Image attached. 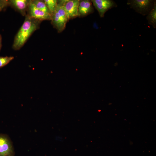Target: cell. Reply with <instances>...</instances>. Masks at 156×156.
Masks as SVG:
<instances>
[{
  "label": "cell",
  "mask_w": 156,
  "mask_h": 156,
  "mask_svg": "<svg viewBox=\"0 0 156 156\" xmlns=\"http://www.w3.org/2000/svg\"><path fill=\"white\" fill-rule=\"evenodd\" d=\"M40 22L26 15L23 23L15 37L12 48L15 50L20 49L31 35L39 28Z\"/></svg>",
  "instance_id": "1"
},
{
  "label": "cell",
  "mask_w": 156,
  "mask_h": 156,
  "mask_svg": "<svg viewBox=\"0 0 156 156\" xmlns=\"http://www.w3.org/2000/svg\"><path fill=\"white\" fill-rule=\"evenodd\" d=\"M68 20L63 5L60 1L57 3L56 10L52 15V24L60 32L64 29Z\"/></svg>",
  "instance_id": "2"
},
{
  "label": "cell",
  "mask_w": 156,
  "mask_h": 156,
  "mask_svg": "<svg viewBox=\"0 0 156 156\" xmlns=\"http://www.w3.org/2000/svg\"><path fill=\"white\" fill-rule=\"evenodd\" d=\"M154 2L151 0H128L127 4L136 12L145 15L153 8Z\"/></svg>",
  "instance_id": "3"
},
{
  "label": "cell",
  "mask_w": 156,
  "mask_h": 156,
  "mask_svg": "<svg viewBox=\"0 0 156 156\" xmlns=\"http://www.w3.org/2000/svg\"><path fill=\"white\" fill-rule=\"evenodd\" d=\"M0 156H15L12 142L6 134H0Z\"/></svg>",
  "instance_id": "4"
},
{
  "label": "cell",
  "mask_w": 156,
  "mask_h": 156,
  "mask_svg": "<svg viewBox=\"0 0 156 156\" xmlns=\"http://www.w3.org/2000/svg\"><path fill=\"white\" fill-rule=\"evenodd\" d=\"M27 14L30 17L40 21L51 20V14L40 10L36 7L30 0Z\"/></svg>",
  "instance_id": "5"
},
{
  "label": "cell",
  "mask_w": 156,
  "mask_h": 156,
  "mask_svg": "<svg viewBox=\"0 0 156 156\" xmlns=\"http://www.w3.org/2000/svg\"><path fill=\"white\" fill-rule=\"evenodd\" d=\"M62 4L68 20L79 15V0H63L60 1Z\"/></svg>",
  "instance_id": "6"
},
{
  "label": "cell",
  "mask_w": 156,
  "mask_h": 156,
  "mask_svg": "<svg viewBox=\"0 0 156 156\" xmlns=\"http://www.w3.org/2000/svg\"><path fill=\"white\" fill-rule=\"evenodd\" d=\"M92 1L101 17L108 10L117 6L116 3L111 0H92Z\"/></svg>",
  "instance_id": "7"
},
{
  "label": "cell",
  "mask_w": 156,
  "mask_h": 156,
  "mask_svg": "<svg viewBox=\"0 0 156 156\" xmlns=\"http://www.w3.org/2000/svg\"><path fill=\"white\" fill-rule=\"evenodd\" d=\"M30 0H9V5L20 13L22 15H26Z\"/></svg>",
  "instance_id": "8"
},
{
  "label": "cell",
  "mask_w": 156,
  "mask_h": 156,
  "mask_svg": "<svg viewBox=\"0 0 156 156\" xmlns=\"http://www.w3.org/2000/svg\"><path fill=\"white\" fill-rule=\"evenodd\" d=\"M93 11L91 2L88 0L80 1L78 6L79 15L85 16Z\"/></svg>",
  "instance_id": "9"
},
{
  "label": "cell",
  "mask_w": 156,
  "mask_h": 156,
  "mask_svg": "<svg viewBox=\"0 0 156 156\" xmlns=\"http://www.w3.org/2000/svg\"><path fill=\"white\" fill-rule=\"evenodd\" d=\"M147 19L148 23L154 28L156 27V3L155 1L153 8L147 14Z\"/></svg>",
  "instance_id": "10"
},
{
  "label": "cell",
  "mask_w": 156,
  "mask_h": 156,
  "mask_svg": "<svg viewBox=\"0 0 156 156\" xmlns=\"http://www.w3.org/2000/svg\"><path fill=\"white\" fill-rule=\"evenodd\" d=\"M44 1L52 15L56 10L58 1L56 0H44Z\"/></svg>",
  "instance_id": "11"
},
{
  "label": "cell",
  "mask_w": 156,
  "mask_h": 156,
  "mask_svg": "<svg viewBox=\"0 0 156 156\" xmlns=\"http://www.w3.org/2000/svg\"><path fill=\"white\" fill-rule=\"evenodd\" d=\"M31 1L37 8L40 10L51 14L44 1L39 0H33Z\"/></svg>",
  "instance_id": "12"
},
{
  "label": "cell",
  "mask_w": 156,
  "mask_h": 156,
  "mask_svg": "<svg viewBox=\"0 0 156 156\" xmlns=\"http://www.w3.org/2000/svg\"><path fill=\"white\" fill-rule=\"evenodd\" d=\"M14 58L13 56H0V68L6 65Z\"/></svg>",
  "instance_id": "13"
},
{
  "label": "cell",
  "mask_w": 156,
  "mask_h": 156,
  "mask_svg": "<svg viewBox=\"0 0 156 156\" xmlns=\"http://www.w3.org/2000/svg\"><path fill=\"white\" fill-rule=\"evenodd\" d=\"M8 6H10L9 0H0V11L3 10Z\"/></svg>",
  "instance_id": "14"
},
{
  "label": "cell",
  "mask_w": 156,
  "mask_h": 156,
  "mask_svg": "<svg viewBox=\"0 0 156 156\" xmlns=\"http://www.w3.org/2000/svg\"><path fill=\"white\" fill-rule=\"evenodd\" d=\"M2 46V38L1 35L0 34V51L1 49Z\"/></svg>",
  "instance_id": "15"
}]
</instances>
